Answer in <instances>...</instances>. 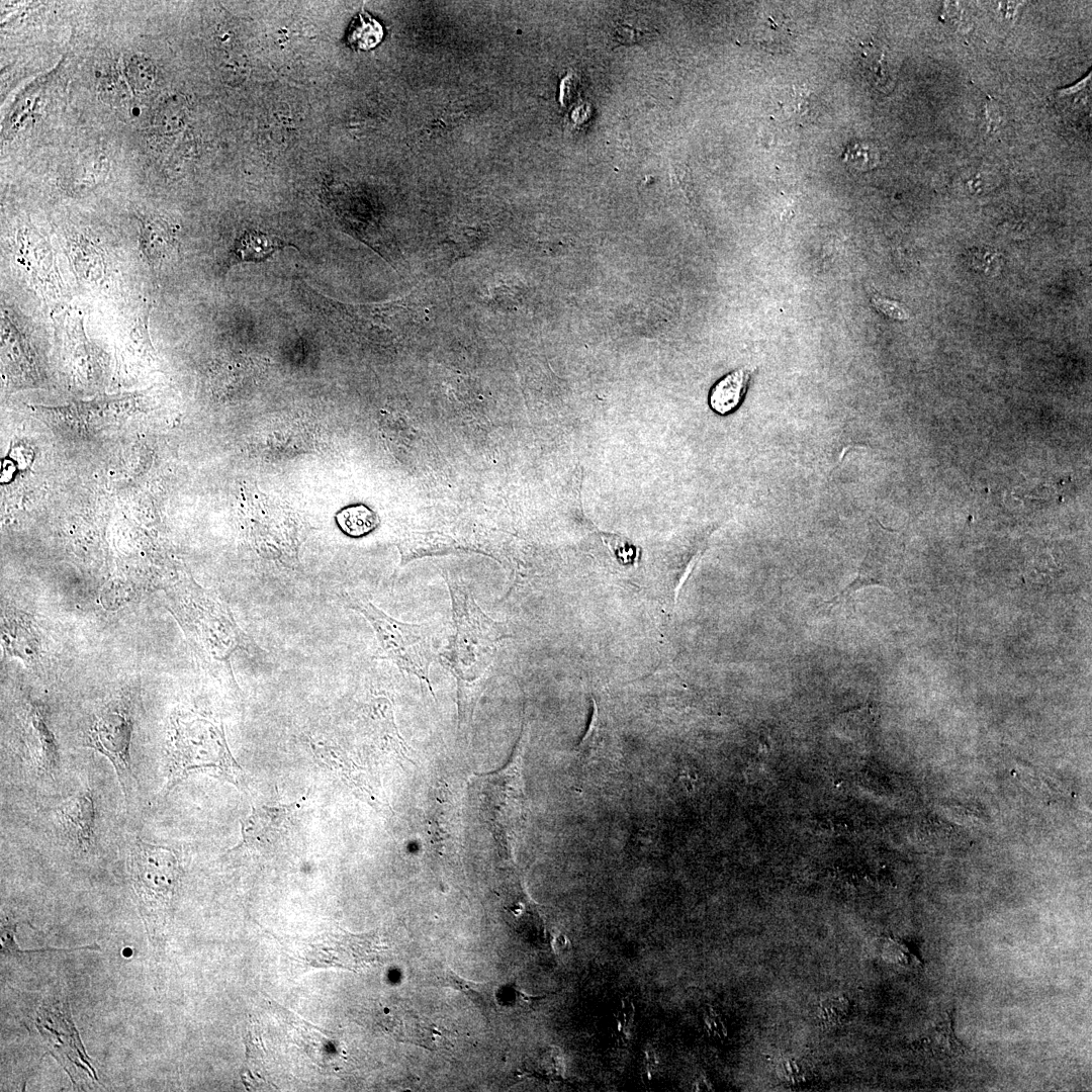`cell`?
Here are the masks:
<instances>
[{
    "instance_id": "6da1fadb",
    "label": "cell",
    "mask_w": 1092,
    "mask_h": 1092,
    "mask_svg": "<svg viewBox=\"0 0 1092 1092\" xmlns=\"http://www.w3.org/2000/svg\"><path fill=\"white\" fill-rule=\"evenodd\" d=\"M448 585L454 633L441 658L457 679L459 717L463 721L474 707L470 687L482 678L498 645L510 633L504 623L481 610L470 589L456 582Z\"/></svg>"
},
{
    "instance_id": "7a4b0ae2",
    "label": "cell",
    "mask_w": 1092,
    "mask_h": 1092,
    "mask_svg": "<svg viewBox=\"0 0 1092 1092\" xmlns=\"http://www.w3.org/2000/svg\"><path fill=\"white\" fill-rule=\"evenodd\" d=\"M195 771L206 772L236 786L243 771L233 757L220 721L179 711L171 718L162 796Z\"/></svg>"
},
{
    "instance_id": "3957f363",
    "label": "cell",
    "mask_w": 1092,
    "mask_h": 1092,
    "mask_svg": "<svg viewBox=\"0 0 1092 1092\" xmlns=\"http://www.w3.org/2000/svg\"><path fill=\"white\" fill-rule=\"evenodd\" d=\"M179 613L193 649L214 673L238 690L231 659L238 651L263 654L236 622L228 606L197 585H188L179 597Z\"/></svg>"
},
{
    "instance_id": "277c9868",
    "label": "cell",
    "mask_w": 1092,
    "mask_h": 1092,
    "mask_svg": "<svg viewBox=\"0 0 1092 1092\" xmlns=\"http://www.w3.org/2000/svg\"><path fill=\"white\" fill-rule=\"evenodd\" d=\"M340 600L372 627L378 644L376 657L426 681L433 694L429 671L435 654L428 626L398 621L370 601L347 592L341 593Z\"/></svg>"
},
{
    "instance_id": "5b68a950",
    "label": "cell",
    "mask_w": 1092,
    "mask_h": 1092,
    "mask_svg": "<svg viewBox=\"0 0 1092 1092\" xmlns=\"http://www.w3.org/2000/svg\"><path fill=\"white\" fill-rule=\"evenodd\" d=\"M127 869L141 915L156 927L164 922L177 891L180 859L173 848L136 837L129 845Z\"/></svg>"
},
{
    "instance_id": "8992f818",
    "label": "cell",
    "mask_w": 1092,
    "mask_h": 1092,
    "mask_svg": "<svg viewBox=\"0 0 1092 1092\" xmlns=\"http://www.w3.org/2000/svg\"><path fill=\"white\" fill-rule=\"evenodd\" d=\"M472 791L476 809L494 838L512 848L525 817L520 745L503 768L476 776Z\"/></svg>"
},
{
    "instance_id": "52a82bcc",
    "label": "cell",
    "mask_w": 1092,
    "mask_h": 1092,
    "mask_svg": "<svg viewBox=\"0 0 1092 1092\" xmlns=\"http://www.w3.org/2000/svg\"><path fill=\"white\" fill-rule=\"evenodd\" d=\"M133 721L125 700L104 707L89 727L84 745L106 757L112 764L126 800L134 793L136 777L130 757Z\"/></svg>"
},
{
    "instance_id": "ba28073f",
    "label": "cell",
    "mask_w": 1092,
    "mask_h": 1092,
    "mask_svg": "<svg viewBox=\"0 0 1092 1092\" xmlns=\"http://www.w3.org/2000/svg\"><path fill=\"white\" fill-rule=\"evenodd\" d=\"M380 948L374 933L329 932L307 942L303 959L316 968L359 971L377 961Z\"/></svg>"
},
{
    "instance_id": "9c48e42d",
    "label": "cell",
    "mask_w": 1092,
    "mask_h": 1092,
    "mask_svg": "<svg viewBox=\"0 0 1092 1092\" xmlns=\"http://www.w3.org/2000/svg\"><path fill=\"white\" fill-rule=\"evenodd\" d=\"M346 309L357 331L385 335H403L416 331L426 310L412 298L362 305H347Z\"/></svg>"
},
{
    "instance_id": "30bf717a",
    "label": "cell",
    "mask_w": 1092,
    "mask_h": 1092,
    "mask_svg": "<svg viewBox=\"0 0 1092 1092\" xmlns=\"http://www.w3.org/2000/svg\"><path fill=\"white\" fill-rule=\"evenodd\" d=\"M56 817L62 832L77 848L88 851L96 845V809L89 789L63 801L56 810Z\"/></svg>"
},
{
    "instance_id": "8fae6325",
    "label": "cell",
    "mask_w": 1092,
    "mask_h": 1092,
    "mask_svg": "<svg viewBox=\"0 0 1092 1092\" xmlns=\"http://www.w3.org/2000/svg\"><path fill=\"white\" fill-rule=\"evenodd\" d=\"M298 803L253 806L251 814L242 820L244 845L260 848L280 842L289 832Z\"/></svg>"
},
{
    "instance_id": "7c38bea8",
    "label": "cell",
    "mask_w": 1092,
    "mask_h": 1092,
    "mask_svg": "<svg viewBox=\"0 0 1092 1092\" xmlns=\"http://www.w3.org/2000/svg\"><path fill=\"white\" fill-rule=\"evenodd\" d=\"M310 745L316 759L343 781L356 795H360L361 799L375 808L383 807V804L375 797L365 772L341 748L323 739L315 738L310 739Z\"/></svg>"
},
{
    "instance_id": "4fadbf2b",
    "label": "cell",
    "mask_w": 1092,
    "mask_h": 1092,
    "mask_svg": "<svg viewBox=\"0 0 1092 1092\" xmlns=\"http://www.w3.org/2000/svg\"><path fill=\"white\" fill-rule=\"evenodd\" d=\"M174 233L160 219H144L140 225V248L152 269H159L177 250Z\"/></svg>"
},
{
    "instance_id": "5bb4252c",
    "label": "cell",
    "mask_w": 1092,
    "mask_h": 1092,
    "mask_svg": "<svg viewBox=\"0 0 1092 1092\" xmlns=\"http://www.w3.org/2000/svg\"><path fill=\"white\" fill-rule=\"evenodd\" d=\"M750 375V370L741 368L721 378L710 391L711 408L721 416L733 413L744 398Z\"/></svg>"
},
{
    "instance_id": "9a60e30c",
    "label": "cell",
    "mask_w": 1092,
    "mask_h": 1092,
    "mask_svg": "<svg viewBox=\"0 0 1092 1092\" xmlns=\"http://www.w3.org/2000/svg\"><path fill=\"white\" fill-rule=\"evenodd\" d=\"M921 1049L940 1059L958 1057L966 1052V1046L956 1036L952 1012L935 1023L922 1037Z\"/></svg>"
},
{
    "instance_id": "2e32d148",
    "label": "cell",
    "mask_w": 1092,
    "mask_h": 1092,
    "mask_svg": "<svg viewBox=\"0 0 1092 1092\" xmlns=\"http://www.w3.org/2000/svg\"><path fill=\"white\" fill-rule=\"evenodd\" d=\"M862 67L869 83L880 91H890L895 83L896 70L885 50L868 46L862 53Z\"/></svg>"
},
{
    "instance_id": "e0dca14e",
    "label": "cell",
    "mask_w": 1092,
    "mask_h": 1092,
    "mask_svg": "<svg viewBox=\"0 0 1092 1092\" xmlns=\"http://www.w3.org/2000/svg\"><path fill=\"white\" fill-rule=\"evenodd\" d=\"M289 244L279 238L260 232L249 231L237 240L233 255L238 261H260Z\"/></svg>"
},
{
    "instance_id": "ac0fdd59",
    "label": "cell",
    "mask_w": 1092,
    "mask_h": 1092,
    "mask_svg": "<svg viewBox=\"0 0 1092 1092\" xmlns=\"http://www.w3.org/2000/svg\"><path fill=\"white\" fill-rule=\"evenodd\" d=\"M382 25L365 11H361L351 22L347 41L355 50L368 51L375 48L383 38Z\"/></svg>"
},
{
    "instance_id": "d6986e66",
    "label": "cell",
    "mask_w": 1092,
    "mask_h": 1092,
    "mask_svg": "<svg viewBox=\"0 0 1092 1092\" xmlns=\"http://www.w3.org/2000/svg\"><path fill=\"white\" fill-rule=\"evenodd\" d=\"M879 158L877 148L864 142L850 143L842 154L843 162L858 171H867L876 167Z\"/></svg>"
},
{
    "instance_id": "ffe728a7",
    "label": "cell",
    "mask_w": 1092,
    "mask_h": 1092,
    "mask_svg": "<svg viewBox=\"0 0 1092 1092\" xmlns=\"http://www.w3.org/2000/svg\"><path fill=\"white\" fill-rule=\"evenodd\" d=\"M781 111L785 114L786 118L793 120H802L803 116L810 113L812 103L809 95L804 89H793L792 91L784 94L780 101Z\"/></svg>"
},
{
    "instance_id": "44dd1931",
    "label": "cell",
    "mask_w": 1092,
    "mask_h": 1092,
    "mask_svg": "<svg viewBox=\"0 0 1092 1092\" xmlns=\"http://www.w3.org/2000/svg\"><path fill=\"white\" fill-rule=\"evenodd\" d=\"M345 515L346 519L341 523V526L344 528V531L350 535H363L372 530L375 526V519L372 512L365 507L350 508Z\"/></svg>"
},
{
    "instance_id": "7402d4cb",
    "label": "cell",
    "mask_w": 1092,
    "mask_h": 1092,
    "mask_svg": "<svg viewBox=\"0 0 1092 1092\" xmlns=\"http://www.w3.org/2000/svg\"><path fill=\"white\" fill-rule=\"evenodd\" d=\"M153 68L144 60H132L128 68V78L140 89L149 87L153 80Z\"/></svg>"
},
{
    "instance_id": "603a6c76",
    "label": "cell",
    "mask_w": 1092,
    "mask_h": 1092,
    "mask_svg": "<svg viewBox=\"0 0 1092 1092\" xmlns=\"http://www.w3.org/2000/svg\"><path fill=\"white\" fill-rule=\"evenodd\" d=\"M873 303L879 310L893 318L903 320L908 317L906 309L897 302L875 297Z\"/></svg>"
},
{
    "instance_id": "cb8c5ba5",
    "label": "cell",
    "mask_w": 1092,
    "mask_h": 1092,
    "mask_svg": "<svg viewBox=\"0 0 1092 1092\" xmlns=\"http://www.w3.org/2000/svg\"><path fill=\"white\" fill-rule=\"evenodd\" d=\"M633 1020H634V1005H633L632 1001H630L628 999H624V1000H622V1004H621V1007L619 1009L618 1016H617L618 1030L623 1032V1033H627L628 1032L627 1030H629L631 1028L632 1024H633Z\"/></svg>"
},
{
    "instance_id": "d4e9b609",
    "label": "cell",
    "mask_w": 1092,
    "mask_h": 1092,
    "mask_svg": "<svg viewBox=\"0 0 1092 1092\" xmlns=\"http://www.w3.org/2000/svg\"><path fill=\"white\" fill-rule=\"evenodd\" d=\"M645 1059H646L647 1071H648V1073H651V1071L655 1070L656 1065H657L656 1054L654 1053V1051L648 1050V1051H646Z\"/></svg>"
}]
</instances>
